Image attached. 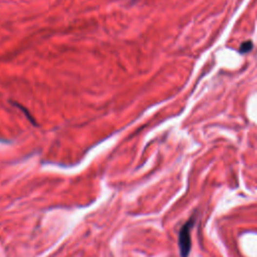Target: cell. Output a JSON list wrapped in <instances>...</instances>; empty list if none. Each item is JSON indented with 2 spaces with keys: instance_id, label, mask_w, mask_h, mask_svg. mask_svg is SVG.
<instances>
[{
  "instance_id": "6da1fadb",
  "label": "cell",
  "mask_w": 257,
  "mask_h": 257,
  "mask_svg": "<svg viewBox=\"0 0 257 257\" xmlns=\"http://www.w3.org/2000/svg\"><path fill=\"white\" fill-rule=\"evenodd\" d=\"M192 227V222L189 221L183 226L180 231L179 236V247L183 257H187L189 254L191 248V238H190V230Z\"/></svg>"
},
{
  "instance_id": "7a4b0ae2",
  "label": "cell",
  "mask_w": 257,
  "mask_h": 257,
  "mask_svg": "<svg viewBox=\"0 0 257 257\" xmlns=\"http://www.w3.org/2000/svg\"><path fill=\"white\" fill-rule=\"evenodd\" d=\"M253 47V44H252V41L250 40H247L245 42H243L240 46V53L241 54H245V53H249V51L252 49Z\"/></svg>"
}]
</instances>
